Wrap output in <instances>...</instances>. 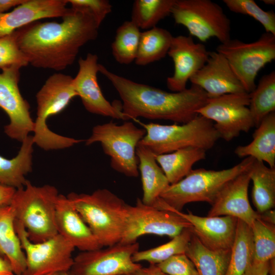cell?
Masks as SVG:
<instances>
[{
    "label": "cell",
    "instance_id": "obj_1",
    "mask_svg": "<svg viewBox=\"0 0 275 275\" xmlns=\"http://www.w3.org/2000/svg\"><path fill=\"white\" fill-rule=\"evenodd\" d=\"M61 22L36 21L15 31L29 64L56 71L72 65L80 48L95 40L99 26L87 10L70 8Z\"/></svg>",
    "mask_w": 275,
    "mask_h": 275
},
{
    "label": "cell",
    "instance_id": "obj_2",
    "mask_svg": "<svg viewBox=\"0 0 275 275\" xmlns=\"http://www.w3.org/2000/svg\"><path fill=\"white\" fill-rule=\"evenodd\" d=\"M99 72L118 92L126 120L142 117L186 123L198 115L197 111L209 98L202 88L195 85L182 91L169 92L115 74L100 64Z\"/></svg>",
    "mask_w": 275,
    "mask_h": 275
},
{
    "label": "cell",
    "instance_id": "obj_3",
    "mask_svg": "<svg viewBox=\"0 0 275 275\" xmlns=\"http://www.w3.org/2000/svg\"><path fill=\"white\" fill-rule=\"evenodd\" d=\"M254 160L253 157H247L233 167L219 171L192 170L182 179L170 184L161 194L157 208L181 211L185 205L191 202H206L212 205L224 187L248 171Z\"/></svg>",
    "mask_w": 275,
    "mask_h": 275
},
{
    "label": "cell",
    "instance_id": "obj_4",
    "mask_svg": "<svg viewBox=\"0 0 275 275\" xmlns=\"http://www.w3.org/2000/svg\"><path fill=\"white\" fill-rule=\"evenodd\" d=\"M67 197L102 247L119 243L125 227L128 204L105 188L90 194L72 192Z\"/></svg>",
    "mask_w": 275,
    "mask_h": 275
},
{
    "label": "cell",
    "instance_id": "obj_5",
    "mask_svg": "<svg viewBox=\"0 0 275 275\" xmlns=\"http://www.w3.org/2000/svg\"><path fill=\"white\" fill-rule=\"evenodd\" d=\"M59 195L53 185L37 186L29 180L24 187L16 189L10 205L15 219L22 225L32 242H43L58 234L56 210Z\"/></svg>",
    "mask_w": 275,
    "mask_h": 275
},
{
    "label": "cell",
    "instance_id": "obj_6",
    "mask_svg": "<svg viewBox=\"0 0 275 275\" xmlns=\"http://www.w3.org/2000/svg\"><path fill=\"white\" fill-rule=\"evenodd\" d=\"M77 94L73 78L56 73L50 75L36 94L37 118L34 121V144L45 150L70 147L82 140L66 137L52 131L47 126L49 117L61 113Z\"/></svg>",
    "mask_w": 275,
    "mask_h": 275
},
{
    "label": "cell",
    "instance_id": "obj_7",
    "mask_svg": "<svg viewBox=\"0 0 275 275\" xmlns=\"http://www.w3.org/2000/svg\"><path fill=\"white\" fill-rule=\"evenodd\" d=\"M146 134L139 142L155 155L195 147L207 150L220 138L214 123L198 115L182 125L143 124Z\"/></svg>",
    "mask_w": 275,
    "mask_h": 275
},
{
    "label": "cell",
    "instance_id": "obj_8",
    "mask_svg": "<svg viewBox=\"0 0 275 275\" xmlns=\"http://www.w3.org/2000/svg\"><path fill=\"white\" fill-rule=\"evenodd\" d=\"M145 134L144 128H138L131 122L118 125L111 121L95 126L86 145L100 143L104 153L110 157L114 170L127 177H137L139 172L136 148Z\"/></svg>",
    "mask_w": 275,
    "mask_h": 275
},
{
    "label": "cell",
    "instance_id": "obj_9",
    "mask_svg": "<svg viewBox=\"0 0 275 275\" xmlns=\"http://www.w3.org/2000/svg\"><path fill=\"white\" fill-rule=\"evenodd\" d=\"M216 51L226 59L249 94L256 88L255 79L259 71L275 59V35L265 32L250 43L231 39L218 45Z\"/></svg>",
    "mask_w": 275,
    "mask_h": 275
},
{
    "label": "cell",
    "instance_id": "obj_10",
    "mask_svg": "<svg viewBox=\"0 0 275 275\" xmlns=\"http://www.w3.org/2000/svg\"><path fill=\"white\" fill-rule=\"evenodd\" d=\"M171 14L201 42L211 37L221 43L231 39V22L222 8L210 0H175Z\"/></svg>",
    "mask_w": 275,
    "mask_h": 275
},
{
    "label": "cell",
    "instance_id": "obj_11",
    "mask_svg": "<svg viewBox=\"0 0 275 275\" xmlns=\"http://www.w3.org/2000/svg\"><path fill=\"white\" fill-rule=\"evenodd\" d=\"M15 228L26 258L23 275H47L70 270L75 248L63 236L57 234L45 241L34 243L29 239L22 225L16 219Z\"/></svg>",
    "mask_w": 275,
    "mask_h": 275
},
{
    "label": "cell",
    "instance_id": "obj_12",
    "mask_svg": "<svg viewBox=\"0 0 275 275\" xmlns=\"http://www.w3.org/2000/svg\"><path fill=\"white\" fill-rule=\"evenodd\" d=\"M187 228H191V224L176 213L145 205L138 198L135 205H128L125 227L119 243H134L147 234L172 238Z\"/></svg>",
    "mask_w": 275,
    "mask_h": 275
},
{
    "label": "cell",
    "instance_id": "obj_13",
    "mask_svg": "<svg viewBox=\"0 0 275 275\" xmlns=\"http://www.w3.org/2000/svg\"><path fill=\"white\" fill-rule=\"evenodd\" d=\"M250 95L246 92L228 94L208 98L197 111L198 115L214 122L220 138L229 142L241 132H248L254 126L249 107Z\"/></svg>",
    "mask_w": 275,
    "mask_h": 275
},
{
    "label": "cell",
    "instance_id": "obj_14",
    "mask_svg": "<svg viewBox=\"0 0 275 275\" xmlns=\"http://www.w3.org/2000/svg\"><path fill=\"white\" fill-rule=\"evenodd\" d=\"M139 246L138 242L118 243L105 249L81 252L73 258L70 271L74 275H132L142 266L132 260Z\"/></svg>",
    "mask_w": 275,
    "mask_h": 275
},
{
    "label": "cell",
    "instance_id": "obj_15",
    "mask_svg": "<svg viewBox=\"0 0 275 275\" xmlns=\"http://www.w3.org/2000/svg\"><path fill=\"white\" fill-rule=\"evenodd\" d=\"M20 68L12 66L0 73V107L7 114L10 123L5 126V133L10 138L22 142L33 132L34 121L30 105L21 95L18 83Z\"/></svg>",
    "mask_w": 275,
    "mask_h": 275
},
{
    "label": "cell",
    "instance_id": "obj_16",
    "mask_svg": "<svg viewBox=\"0 0 275 275\" xmlns=\"http://www.w3.org/2000/svg\"><path fill=\"white\" fill-rule=\"evenodd\" d=\"M98 56L89 53L85 58L78 60V71L73 78L75 90L86 109L104 117L126 121L121 105L113 104L105 99L99 85V72Z\"/></svg>",
    "mask_w": 275,
    "mask_h": 275
},
{
    "label": "cell",
    "instance_id": "obj_17",
    "mask_svg": "<svg viewBox=\"0 0 275 275\" xmlns=\"http://www.w3.org/2000/svg\"><path fill=\"white\" fill-rule=\"evenodd\" d=\"M209 51L190 36L173 37L168 55L174 63V72L167 78V86L173 92L185 90L187 82L206 64Z\"/></svg>",
    "mask_w": 275,
    "mask_h": 275
},
{
    "label": "cell",
    "instance_id": "obj_18",
    "mask_svg": "<svg viewBox=\"0 0 275 275\" xmlns=\"http://www.w3.org/2000/svg\"><path fill=\"white\" fill-rule=\"evenodd\" d=\"M250 181L248 170L229 182L215 198L207 216H233L251 227L254 221L259 218V213L253 209L249 202Z\"/></svg>",
    "mask_w": 275,
    "mask_h": 275
},
{
    "label": "cell",
    "instance_id": "obj_19",
    "mask_svg": "<svg viewBox=\"0 0 275 275\" xmlns=\"http://www.w3.org/2000/svg\"><path fill=\"white\" fill-rule=\"evenodd\" d=\"M189 81L202 88L209 98L246 92L226 59L216 51H209L206 64Z\"/></svg>",
    "mask_w": 275,
    "mask_h": 275
},
{
    "label": "cell",
    "instance_id": "obj_20",
    "mask_svg": "<svg viewBox=\"0 0 275 275\" xmlns=\"http://www.w3.org/2000/svg\"><path fill=\"white\" fill-rule=\"evenodd\" d=\"M180 215L191 225L193 234L206 247L214 251L231 249L238 219L233 216H199L191 212L169 210Z\"/></svg>",
    "mask_w": 275,
    "mask_h": 275
},
{
    "label": "cell",
    "instance_id": "obj_21",
    "mask_svg": "<svg viewBox=\"0 0 275 275\" xmlns=\"http://www.w3.org/2000/svg\"><path fill=\"white\" fill-rule=\"evenodd\" d=\"M67 0H26L9 12L0 13V37L40 19L63 17L70 11Z\"/></svg>",
    "mask_w": 275,
    "mask_h": 275
},
{
    "label": "cell",
    "instance_id": "obj_22",
    "mask_svg": "<svg viewBox=\"0 0 275 275\" xmlns=\"http://www.w3.org/2000/svg\"><path fill=\"white\" fill-rule=\"evenodd\" d=\"M56 225L58 234L81 252L102 248L67 196L62 194L57 202Z\"/></svg>",
    "mask_w": 275,
    "mask_h": 275
},
{
    "label": "cell",
    "instance_id": "obj_23",
    "mask_svg": "<svg viewBox=\"0 0 275 275\" xmlns=\"http://www.w3.org/2000/svg\"><path fill=\"white\" fill-rule=\"evenodd\" d=\"M136 154L143 191L141 200L145 205L155 207L170 184L157 163L155 155L149 149L138 144Z\"/></svg>",
    "mask_w": 275,
    "mask_h": 275
},
{
    "label": "cell",
    "instance_id": "obj_24",
    "mask_svg": "<svg viewBox=\"0 0 275 275\" xmlns=\"http://www.w3.org/2000/svg\"><path fill=\"white\" fill-rule=\"evenodd\" d=\"M15 219L10 205L0 206V256L9 261L15 274L23 275L26 258L15 230Z\"/></svg>",
    "mask_w": 275,
    "mask_h": 275
},
{
    "label": "cell",
    "instance_id": "obj_25",
    "mask_svg": "<svg viewBox=\"0 0 275 275\" xmlns=\"http://www.w3.org/2000/svg\"><path fill=\"white\" fill-rule=\"evenodd\" d=\"M252 141L235 150L239 157H252L275 168V112L266 116L253 134Z\"/></svg>",
    "mask_w": 275,
    "mask_h": 275
},
{
    "label": "cell",
    "instance_id": "obj_26",
    "mask_svg": "<svg viewBox=\"0 0 275 275\" xmlns=\"http://www.w3.org/2000/svg\"><path fill=\"white\" fill-rule=\"evenodd\" d=\"M21 143L18 154L13 158L0 155V185L18 189L25 185V176L32 170L33 135H29Z\"/></svg>",
    "mask_w": 275,
    "mask_h": 275
},
{
    "label": "cell",
    "instance_id": "obj_27",
    "mask_svg": "<svg viewBox=\"0 0 275 275\" xmlns=\"http://www.w3.org/2000/svg\"><path fill=\"white\" fill-rule=\"evenodd\" d=\"M185 254L194 264L199 275H225L231 249L211 250L193 234Z\"/></svg>",
    "mask_w": 275,
    "mask_h": 275
},
{
    "label": "cell",
    "instance_id": "obj_28",
    "mask_svg": "<svg viewBox=\"0 0 275 275\" xmlns=\"http://www.w3.org/2000/svg\"><path fill=\"white\" fill-rule=\"evenodd\" d=\"M155 157L169 182L173 184L187 175L195 163L205 159L206 150L187 147Z\"/></svg>",
    "mask_w": 275,
    "mask_h": 275
},
{
    "label": "cell",
    "instance_id": "obj_29",
    "mask_svg": "<svg viewBox=\"0 0 275 275\" xmlns=\"http://www.w3.org/2000/svg\"><path fill=\"white\" fill-rule=\"evenodd\" d=\"M253 182L252 201L257 212L273 209L275 205V168L266 166L255 159L249 170Z\"/></svg>",
    "mask_w": 275,
    "mask_h": 275
},
{
    "label": "cell",
    "instance_id": "obj_30",
    "mask_svg": "<svg viewBox=\"0 0 275 275\" xmlns=\"http://www.w3.org/2000/svg\"><path fill=\"white\" fill-rule=\"evenodd\" d=\"M173 38L169 31L157 26L142 32L135 63L145 66L164 58Z\"/></svg>",
    "mask_w": 275,
    "mask_h": 275
},
{
    "label": "cell",
    "instance_id": "obj_31",
    "mask_svg": "<svg viewBox=\"0 0 275 275\" xmlns=\"http://www.w3.org/2000/svg\"><path fill=\"white\" fill-rule=\"evenodd\" d=\"M253 258L251 228L238 219L234 240L225 275H243Z\"/></svg>",
    "mask_w": 275,
    "mask_h": 275
},
{
    "label": "cell",
    "instance_id": "obj_32",
    "mask_svg": "<svg viewBox=\"0 0 275 275\" xmlns=\"http://www.w3.org/2000/svg\"><path fill=\"white\" fill-rule=\"evenodd\" d=\"M249 95V107L257 128L266 116L275 112V71L264 75Z\"/></svg>",
    "mask_w": 275,
    "mask_h": 275
},
{
    "label": "cell",
    "instance_id": "obj_33",
    "mask_svg": "<svg viewBox=\"0 0 275 275\" xmlns=\"http://www.w3.org/2000/svg\"><path fill=\"white\" fill-rule=\"evenodd\" d=\"M141 33L131 20L124 21L118 28L111 45L112 54L116 62L128 65L135 61Z\"/></svg>",
    "mask_w": 275,
    "mask_h": 275
},
{
    "label": "cell",
    "instance_id": "obj_34",
    "mask_svg": "<svg viewBox=\"0 0 275 275\" xmlns=\"http://www.w3.org/2000/svg\"><path fill=\"white\" fill-rule=\"evenodd\" d=\"M193 232L191 228L184 229L180 234L159 246L135 252L132 260L135 263L147 262L150 264H158L170 257L185 254Z\"/></svg>",
    "mask_w": 275,
    "mask_h": 275
},
{
    "label": "cell",
    "instance_id": "obj_35",
    "mask_svg": "<svg viewBox=\"0 0 275 275\" xmlns=\"http://www.w3.org/2000/svg\"><path fill=\"white\" fill-rule=\"evenodd\" d=\"M175 0H136L134 2L131 21L140 29L147 30L156 26L171 13Z\"/></svg>",
    "mask_w": 275,
    "mask_h": 275
},
{
    "label": "cell",
    "instance_id": "obj_36",
    "mask_svg": "<svg viewBox=\"0 0 275 275\" xmlns=\"http://www.w3.org/2000/svg\"><path fill=\"white\" fill-rule=\"evenodd\" d=\"M275 225L259 218L251 226L253 243V260L266 262L275 257Z\"/></svg>",
    "mask_w": 275,
    "mask_h": 275
},
{
    "label": "cell",
    "instance_id": "obj_37",
    "mask_svg": "<svg viewBox=\"0 0 275 275\" xmlns=\"http://www.w3.org/2000/svg\"><path fill=\"white\" fill-rule=\"evenodd\" d=\"M223 1L231 12L253 17L262 24L265 32L275 35V14L273 11L263 10L254 0Z\"/></svg>",
    "mask_w": 275,
    "mask_h": 275
},
{
    "label": "cell",
    "instance_id": "obj_38",
    "mask_svg": "<svg viewBox=\"0 0 275 275\" xmlns=\"http://www.w3.org/2000/svg\"><path fill=\"white\" fill-rule=\"evenodd\" d=\"M29 64L18 45L15 31L0 37V70L12 66L22 68Z\"/></svg>",
    "mask_w": 275,
    "mask_h": 275
},
{
    "label": "cell",
    "instance_id": "obj_39",
    "mask_svg": "<svg viewBox=\"0 0 275 275\" xmlns=\"http://www.w3.org/2000/svg\"><path fill=\"white\" fill-rule=\"evenodd\" d=\"M157 265L168 275H199L194 264L185 254L173 256Z\"/></svg>",
    "mask_w": 275,
    "mask_h": 275
},
{
    "label": "cell",
    "instance_id": "obj_40",
    "mask_svg": "<svg viewBox=\"0 0 275 275\" xmlns=\"http://www.w3.org/2000/svg\"><path fill=\"white\" fill-rule=\"evenodd\" d=\"M72 8H81L89 11L99 27L112 11V5L107 0H67Z\"/></svg>",
    "mask_w": 275,
    "mask_h": 275
},
{
    "label": "cell",
    "instance_id": "obj_41",
    "mask_svg": "<svg viewBox=\"0 0 275 275\" xmlns=\"http://www.w3.org/2000/svg\"><path fill=\"white\" fill-rule=\"evenodd\" d=\"M269 261L257 262L252 260L243 275H268Z\"/></svg>",
    "mask_w": 275,
    "mask_h": 275
},
{
    "label": "cell",
    "instance_id": "obj_42",
    "mask_svg": "<svg viewBox=\"0 0 275 275\" xmlns=\"http://www.w3.org/2000/svg\"><path fill=\"white\" fill-rule=\"evenodd\" d=\"M16 189L0 185V206L10 205Z\"/></svg>",
    "mask_w": 275,
    "mask_h": 275
},
{
    "label": "cell",
    "instance_id": "obj_43",
    "mask_svg": "<svg viewBox=\"0 0 275 275\" xmlns=\"http://www.w3.org/2000/svg\"><path fill=\"white\" fill-rule=\"evenodd\" d=\"M132 275H168L162 271L157 265L150 264L148 266H141Z\"/></svg>",
    "mask_w": 275,
    "mask_h": 275
},
{
    "label": "cell",
    "instance_id": "obj_44",
    "mask_svg": "<svg viewBox=\"0 0 275 275\" xmlns=\"http://www.w3.org/2000/svg\"><path fill=\"white\" fill-rule=\"evenodd\" d=\"M26 0H0V13H6L13 7H17Z\"/></svg>",
    "mask_w": 275,
    "mask_h": 275
},
{
    "label": "cell",
    "instance_id": "obj_45",
    "mask_svg": "<svg viewBox=\"0 0 275 275\" xmlns=\"http://www.w3.org/2000/svg\"><path fill=\"white\" fill-rule=\"evenodd\" d=\"M12 267L9 261L0 256V275H14Z\"/></svg>",
    "mask_w": 275,
    "mask_h": 275
},
{
    "label": "cell",
    "instance_id": "obj_46",
    "mask_svg": "<svg viewBox=\"0 0 275 275\" xmlns=\"http://www.w3.org/2000/svg\"><path fill=\"white\" fill-rule=\"evenodd\" d=\"M258 213L259 219L265 222L275 225V212L274 210L271 209Z\"/></svg>",
    "mask_w": 275,
    "mask_h": 275
},
{
    "label": "cell",
    "instance_id": "obj_47",
    "mask_svg": "<svg viewBox=\"0 0 275 275\" xmlns=\"http://www.w3.org/2000/svg\"><path fill=\"white\" fill-rule=\"evenodd\" d=\"M263 3L268 5H274L275 4L274 0H262Z\"/></svg>",
    "mask_w": 275,
    "mask_h": 275
},
{
    "label": "cell",
    "instance_id": "obj_48",
    "mask_svg": "<svg viewBox=\"0 0 275 275\" xmlns=\"http://www.w3.org/2000/svg\"><path fill=\"white\" fill-rule=\"evenodd\" d=\"M60 275H74V274L69 270L68 271L62 272L60 274Z\"/></svg>",
    "mask_w": 275,
    "mask_h": 275
},
{
    "label": "cell",
    "instance_id": "obj_49",
    "mask_svg": "<svg viewBox=\"0 0 275 275\" xmlns=\"http://www.w3.org/2000/svg\"><path fill=\"white\" fill-rule=\"evenodd\" d=\"M60 273H50L47 275H60Z\"/></svg>",
    "mask_w": 275,
    "mask_h": 275
}]
</instances>
